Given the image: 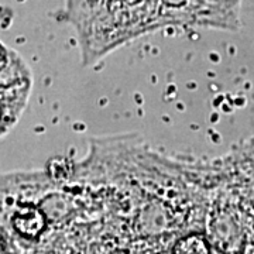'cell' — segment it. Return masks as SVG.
Masks as SVG:
<instances>
[{
  "label": "cell",
  "mask_w": 254,
  "mask_h": 254,
  "mask_svg": "<svg viewBox=\"0 0 254 254\" xmlns=\"http://www.w3.org/2000/svg\"><path fill=\"white\" fill-rule=\"evenodd\" d=\"M239 1L69 0V14L89 61L138 34L167 24L233 27Z\"/></svg>",
  "instance_id": "1"
},
{
  "label": "cell",
  "mask_w": 254,
  "mask_h": 254,
  "mask_svg": "<svg viewBox=\"0 0 254 254\" xmlns=\"http://www.w3.org/2000/svg\"><path fill=\"white\" fill-rule=\"evenodd\" d=\"M33 76L24 60L1 46V134L9 133L27 105Z\"/></svg>",
  "instance_id": "2"
}]
</instances>
